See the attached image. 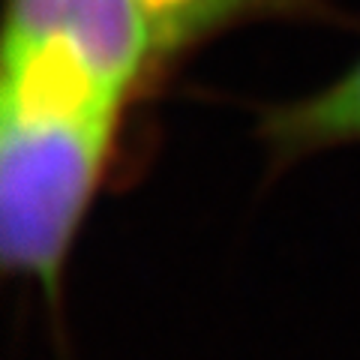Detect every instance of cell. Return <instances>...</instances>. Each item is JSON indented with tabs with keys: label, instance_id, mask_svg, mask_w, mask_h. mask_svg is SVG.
<instances>
[{
	"label": "cell",
	"instance_id": "6da1fadb",
	"mask_svg": "<svg viewBox=\"0 0 360 360\" xmlns=\"http://www.w3.org/2000/svg\"><path fill=\"white\" fill-rule=\"evenodd\" d=\"M123 99L51 51L0 60V262L63 342L66 270L105 184Z\"/></svg>",
	"mask_w": 360,
	"mask_h": 360
},
{
	"label": "cell",
	"instance_id": "7a4b0ae2",
	"mask_svg": "<svg viewBox=\"0 0 360 360\" xmlns=\"http://www.w3.org/2000/svg\"><path fill=\"white\" fill-rule=\"evenodd\" d=\"M4 25V54H63L123 103L153 66L139 0H6Z\"/></svg>",
	"mask_w": 360,
	"mask_h": 360
},
{
	"label": "cell",
	"instance_id": "3957f363",
	"mask_svg": "<svg viewBox=\"0 0 360 360\" xmlns=\"http://www.w3.org/2000/svg\"><path fill=\"white\" fill-rule=\"evenodd\" d=\"M264 141L283 162L360 144V60L319 94L270 111L264 117Z\"/></svg>",
	"mask_w": 360,
	"mask_h": 360
},
{
	"label": "cell",
	"instance_id": "277c9868",
	"mask_svg": "<svg viewBox=\"0 0 360 360\" xmlns=\"http://www.w3.org/2000/svg\"><path fill=\"white\" fill-rule=\"evenodd\" d=\"M150 27L153 63L193 49L246 18L288 9L295 0H139Z\"/></svg>",
	"mask_w": 360,
	"mask_h": 360
}]
</instances>
